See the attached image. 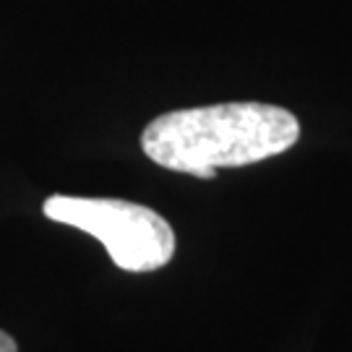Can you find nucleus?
<instances>
[{
    "instance_id": "f257e3e1",
    "label": "nucleus",
    "mask_w": 352,
    "mask_h": 352,
    "mask_svg": "<svg viewBox=\"0 0 352 352\" xmlns=\"http://www.w3.org/2000/svg\"><path fill=\"white\" fill-rule=\"evenodd\" d=\"M298 139L300 123L285 107L225 102L154 118L141 133V149L173 173L214 177L219 167H245L277 157Z\"/></svg>"
},
{
    "instance_id": "f03ea898",
    "label": "nucleus",
    "mask_w": 352,
    "mask_h": 352,
    "mask_svg": "<svg viewBox=\"0 0 352 352\" xmlns=\"http://www.w3.org/2000/svg\"><path fill=\"white\" fill-rule=\"evenodd\" d=\"M42 212L52 222L89 232L123 272H157L175 256V232L162 214L123 199L50 196Z\"/></svg>"
},
{
    "instance_id": "7ed1b4c3",
    "label": "nucleus",
    "mask_w": 352,
    "mask_h": 352,
    "mask_svg": "<svg viewBox=\"0 0 352 352\" xmlns=\"http://www.w3.org/2000/svg\"><path fill=\"white\" fill-rule=\"evenodd\" d=\"M0 352H19L16 350V342H13L6 331H0Z\"/></svg>"
}]
</instances>
